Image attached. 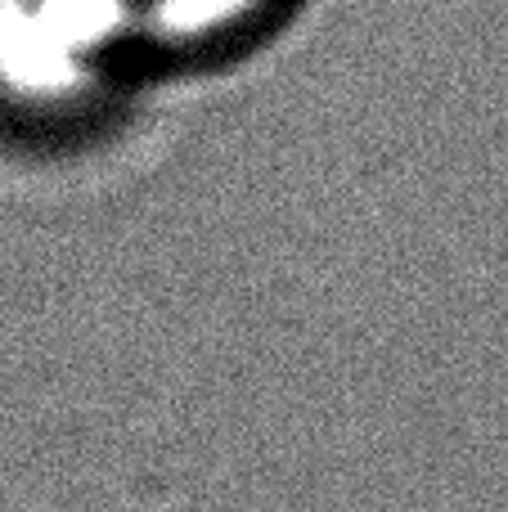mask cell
Masks as SVG:
<instances>
[{"label":"cell","instance_id":"obj_1","mask_svg":"<svg viewBox=\"0 0 508 512\" xmlns=\"http://www.w3.org/2000/svg\"><path fill=\"white\" fill-rule=\"evenodd\" d=\"M95 54H198L257 32L288 0H54Z\"/></svg>","mask_w":508,"mask_h":512}]
</instances>
